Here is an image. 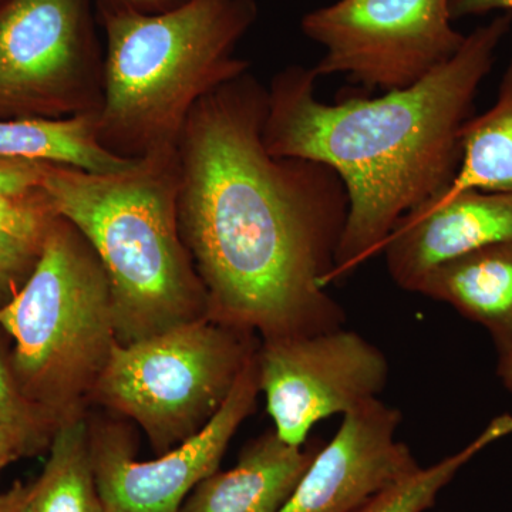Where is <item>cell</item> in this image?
I'll use <instances>...</instances> for the list:
<instances>
[{
    "instance_id": "cell-1",
    "label": "cell",
    "mask_w": 512,
    "mask_h": 512,
    "mask_svg": "<svg viewBox=\"0 0 512 512\" xmlns=\"http://www.w3.org/2000/svg\"><path fill=\"white\" fill-rule=\"evenodd\" d=\"M266 106L242 74L198 101L178 143V221L208 316L264 340L342 328L326 286L348 191L328 165L266 150Z\"/></svg>"
},
{
    "instance_id": "cell-2",
    "label": "cell",
    "mask_w": 512,
    "mask_h": 512,
    "mask_svg": "<svg viewBox=\"0 0 512 512\" xmlns=\"http://www.w3.org/2000/svg\"><path fill=\"white\" fill-rule=\"evenodd\" d=\"M511 25L512 13L495 16L466 36L446 63L375 99L325 103L313 67L292 64L275 74L266 87V150L328 165L348 191L330 284L382 254L400 218L453 184L464 127Z\"/></svg>"
},
{
    "instance_id": "cell-3",
    "label": "cell",
    "mask_w": 512,
    "mask_h": 512,
    "mask_svg": "<svg viewBox=\"0 0 512 512\" xmlns=\"http://www.w3.org/2000/svg\"><path fill=\"white\" fill-rule=\"evenodd\" d=\"M106 33L101 146L128 160L177 151L198 101L242 74L255 0H184L160 13L100 9Z\"/></svg>"
},
{
    "instance_id": "cell-4",
    "label": "cell",
    "mask_w": 512,
    "mask_h": 512,
    "mask_svg": "<svg viewBox=\"0 0 512 512\" xmlns=\"http://www.w3.org/2000/svg\"><path fill=\"white\" fill-rule=\"evenodd\" d=\"M42 188L100 259L120 343L208 316L207 291L178 221V148L120 173L50 163Z\"/></svg>"
},
{
    "instance_id": "cell-5",
    "label": "cell",
    "mask_w": 512,
    "mask_h": 512,
    "mask_svg": "<svg viewBox=\"0 0 512 512\" xmlns=\"http://www.w3.org/2000/svg\"><path fill=\"white\" fill-rule=\"evenodd\" d=\"M23 394L56 427L82 419L117 339L109 278L83 235L53 221L32 274L0 305Z\"/></svg>"
},
{
    "instance_id": "cell-6",
    "label": "cell",
    "mask_w": 512,
    "mask_h": 512,
    "mask_svg": "<svg viewBox=\"0 0 512 512\" xmlns=\"http://www.w3.org/2000/svg\"><path fill=\"white\" fill-rule=\"evenodd\" d=\"M256 349L254 333L210 316L119 342L92 402L136 421L161 456L210 423Z\"/></svg>"
},
{
    "instance_id": "cell-7",
    "label": "cell",
    "mask_w": 512,
    "mask_h": 512,
    "mask_svg": "<svg viewBox=\"0 0 512 512\" xmlns=\"http://www.w3.org/2000/svg\"><path fill=\"white\" fill-rule=\"evenodd\" d=\"M92 0H0V120L99 113Z\"/></svg>"
},
{
    "instance_id": "cell-8",
    "label": "cell",
    "mask_w": 512,
    "mask_h": 512,
    "mask_svg": "<svg viewBox=\"0 0 512 512\" xmlns=\"http://www.w3.org/2000/svg\"><path fill=\"white\" fill-rule=\"evenodd\" d=\"M450 0H338L306 13L303 35L322 46L318 77L343 76L365 90L403 89L451 59L466 36Z\"/></svg>"
},
{
    "instance_id": "cell-9",
    "label": "cell",
    "mask_w": 512,
    "mask_h": 512,
    "mask_svg": "<svg viewBox=\"0 0 512 512\" xmlns=\"http://www.w3.org/2000/svg\"><path fill=\"white\" fill-rule=\"evenodd\" d=\"M256 363L276 436L295 447L305 444L318 421L377 399L389 379L382 350L343 326L264 340Z\"/></svg>"
},
{
    "instance_id": "cell-10",
    "label": "cell",
    "mask_w": 512,
    "mask_h": 512,
    "mask_svg": "<svg viewBox=\"0 0 512 512\" xmlns=\"http://www.w3.org/2000/svg\"><path fill=\"white\" fill-rule=\"evenodd\" d=\"M259 348V346H258ZM256 352L210 423L154 460L141 461L119 424L89 423L90 454L104 512H180L192 490L220 467L261 393Z\"/></svg>"
},
{
    "instance_id": "cell-11",
    "label": "cell",
    "mask_w": 512,
    "mask_h": 512,
    "mask_svg": "<svg viewBox=\"0 0 512 512\" xmlns=\"http://www.w3.org/2000/svg\"><path fill=\"white\" fill-rule=\"evenodd\" d=\"M400 412L372 399L343 416L278 512H356L419 468L396 437Z\"/></svg>"
},
{
    "instance_id": "cell-12",
    "label": "cell",
    "mask_w": 512,
    "mask_h": 512,
    "mask_svg": "<svg viewBox=\"0 0 512 512\" xmlns=\"http://www.w3.org/2000/svg\"><path fill=\"white\" fill-rule=\"evenodd\" d=\"M512 242V194L444 192L407 212L384 242L394 284L417 292L437 266L490 245Z\"/></svg>"
},
{
    "instance_id": "cell-13",
    "label": "cell",
    "mask_w": 512,
    "mask_h": 512,
    "mask_svg": "<svg viewBox=\"0 0 512 512\" xmlns=\"http://www.w3.org/2000/svg\"><path fill=\"white\" fill-rule=\"evenodd\" d=\"M320 446H289L269 431L245 448L231 470L215 471L202 480L180 512H278Z\"/></svg>"
},
{
    "instance_id": "cell-14",
    "label": "cell",
    "mask_w": 512,
    "mask_h": 512,
    "mask_svg": "<svg viewBox=\"0 0 512 512\" xmlns=\"http://www.w3.org/2000/svg\"><path fill=\"white\" fill-rule=\"evenodd\" d=\"M480 323L494 342L512 339V242L490 245L437 266L417 292Z\"/></svg>"
},
{
    "instance_id": "cell-15",
    "label": "cell",
    "mask_w": 512,
    "mask_h": 512,
    "mask_svg": "<svg viewBox=\"0 0 512 512\" xmlns=\"http://www.w3.org/2000/svg\"><path fill=\"white\" fill-rule=\"evenodd\" d=\"M0 158L45 161L96 174L120 173L138 163L101 146L97 113L62 120H0Z\"/></svg>"
},
{
    "instance_id": "cell-16",
    "label": "cell",
    "mask_w": 512,
    "mask_h": 512,
    "mask_svg": "<svg viewBox=\"0 0 512 512\" xmlns=\"http://www.w3.org/2000/svg\"><path fill=\"white\" fill-rule=\"evenodd\" d=\"M47 450L42 473L30 483L36 512H104L86 417L60 424Z\"/></svg>"
},
{
    "instance_id": "cell-17",
    "label": "cell",
    "mask_w": 512,
    "mask_h": 512,
    "mask_svg": "<svg viewBox=\"0 0 512 512\" xmlns=\"http://www.w3.org/2000/svg\"><path fill=\"white\" fill-rule=\"evenodd\" d=\"M467 188L512 194V59L493 107L464 127L460 170L444 192Z\"/></svg>"
},
{
    "instance_id": "cell-18",
    "label": "cell",
    "mask_w": 512,
    "mask_h": 512,
    "mask_svg": "<svg viewBox=\"0 0 512 512\" xmlns=\"http://www.w3.org/2000/svg\"><path fill=\"white\" fill-rule=\"evenodd\" d=\"M512 434V416L503 414L488 424L463 450L426 468H417L402 481L376 495L356 512H424L440 491L484 448Z\"/></svg>"
},
{
    "instance_id": "cell-19",
    "label": "cell",
    "mask_w": 512,
    "mask_h": 512,
    "mask_svg": "<svg viewBox=\"0 0 512 512\" xmlns=\"http://www.w3.org/2000/svg\"><path fill=\"white\" fill-rule=\"evenodd\" d=\"M59 217L42 185L15 195H0V235L42 247Z\"/></svg>"
},
{
    "instance_id": "cell-20",
    "label": "cell",
    "mask_w": 512,
    "mask_h": 512,
    "mask_svg": "<svg viewBox=\"0 0 512 512\" xmlns=\"http://www.w3.org/2000/svg\"><path fill=\"white\" fill-rule=\"evenodd\" d=\"M0 423L13 424L52 441L57 427L20 390L8 357L0 349Z\"/></svg>"
},
{
    "instance_id": "cell-21",
    "label": "cell",
    "mask_w": 512,
    "mask_h": 512,
    "mask_svg": "<svg viewBox=\"0 0 512 512\" xmlns=\"http://www.w3.org/2000/svg\"><path fill=\"white\" fill-rule=\"evenodd\" d=\"M40 251L42 247L0 235V295H8L9 299L25 284Z\"/></svg>"
},
{
    "instance_id": "cell-22",
    "label": "cell",
    "mask_w": 512,
    "mask_h": 512,
    "mask_svg": "<svg viewBox=\"0 0 512 512\" xmlns=\"http://www.w3.org/2000/svg\"><path fill=\"white\" fill-rule=\"evenodd\" d=\"M50 441L13 424L0 423V474L6 467L49 448Z\"/></svg>"
},
{
    "instance_id": "cell-23",
    "label": "cell",
    "mask_w": 512,
    "mask_h": 512,
    "mask_svg": "<svg viewBox=\"0 0 512 512\" xmlns=\"http://www.w3.org/2000/svg\"><path fill=\"white\" fill-rule=\"evenodd\" d=\"M49 164L45 161L0 158V195L22 194L39 188Z\"/></svg>"
},
{
    "instance_id": "cell-24",
    "label": "cell",
    "mask_w": 512,
    "mask_h": 512,
    "mask_svg": "<svg viewBox=\"0 0 512 512\" xmlns=\"http://www.w3.org/2000/svg\"><path fill=\"white\" fill-rule=\"evenodd\" d=\"M448 10L453 22L466 16L487 15L495 10L512 13V0H450Z\"/></svg>"
},
{
    "instance_id": "cell-25",
    "label": "cell",
    "mask_w": 512,
    "mask_h": 512,
    "mask_svg": "<svg viewBox=\"0 0 512 512\" xmlns=\"http://www.w3.org/2000/svg\"><path fill=\"white\" fill-rule=\"evenodd\" d=\"M100 9H126L140 13H160L173 9L184 0H94Z\"/></svg>"
},
{
    "instance_id": "cell-26",
    "label": "cell",
    "mask_w": 512,
    "mask_h": 512,
    "mask_svg": "<svg viewBox=\"0 0 512 512\" xmlns=\"http://www.w3.org/2000/svg\"><path fill=\"white\" fill-rule=\"evenodd\" d=\"M0 512H36L30 483H15L6 490H0Z\"/></svg>"
},
{
    "instance_id": "cell-27",
    "label": "cell",
    "mask_w": 512,
    "mask_h": 512,
    "mask_svg": "<svg viewBox=\"0 0 512 512\" xmlns=\"http://www.w3.org/2000/svg\"><path fill=\"white\" fill-rule=\"evenodd\" d=\"M498 350L497 372L504 386L512 392V339L495 343Z\"/></svg>"
}]
</instances>
